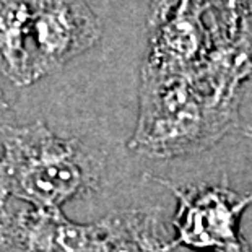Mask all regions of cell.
I'll use <instances>...</instances> for the list:
<instances>
[{"instance_id":"6da1fadb","label":"cell","mask_w":252,"mask_h":252,"mask_svg":"<svg viewBox=\"0 0 252 252\" xmlns=\"http://www.w3.org/2000/svg\"><path fill=\"white\" fill-rule=\"evenodd\" d=\"M238 124L234 101L215 93L203 77L143 67L140 114L128 147L152 158L207 150Z\"/></svg>"},{"instance_id":"7a4b0ae2","label":"cell","mask_w":252,"mask_h":252,"mask_svg":"<svg viewBox=\"0 0 252 252\" xmlns=\"http://www.w3.org/2000/svg\"><path fill=\"white\" fill-rule=\"evenodd\" d=\"M103 166L77 138L57 135L42 121L5 127L0 155V200L15 198L61 208L99 187Z\"/></svg>"},{"instance_id":"3957f363","label":"cell","mask_w":252,"mask_h":252,"mask_svg":"<svg viewBox=\"0 0 252 252\" xmlns=\"http://www.w3.org/2000/svg\"><path fill=\"white\" fill-rule=\"evenodd\" d=\"M153 181L169 187L178 200L173 228L176 243L182 249L252 252L241 233V218L252 205V190L238 192L226 182L176 186L159 178Z\"/></svg>"},{"instance_id":"277c9868","label":"cell","mask_w":252,"mask_h":252,"mask_svg":"<svg viewBox=\"0 0 252 252\" xmlns=\"http://www.w3.org/2000/svg\"><path fill=\"white\" fill-rule=\"evenodd\" d=\"M103 26L87 0H31V82L57 72L101 39Z\"/></svg>"},{"instance_id":"5b68a950","label":"cell","mask_w":252,"mask_h":252,"mask_svg":"<svg viewBox=\"0 0 252 252\" xmlns=\"http://www.w3.org/2000/svg\"><path fill=\"white\" fill-rule=\"evenodd\" d=\"M0 249L3 252H103V241L98 223H75L61 208L2 198Z\"/></svg>"},{"instance_id":"8992f818","label":"cell","mask_w":252,"mask_h":252,"mask_svg":"<svg viewBox=\"0 0 252 252\" xmlns=\"http://www.w3.org/2000/svg\"><path fill=\"white\" fill-rule=\"evenodd\" d=\"M103 252H182L155 208H122L98 221Z\"/></svg>"},{"instance_id":"52a82bcc","label":"cell","mask_w":252,"mask_h":252,"mask_svg":"<svg viewBox=\"0 0 252 252\" xmlns=\"http://www.w3.org/2000/svg\"><path fill=\"white\" fill-rule=\"evenodd\" d=\"M31 0H0V72L18 87L31 85L28 65Z\"/></svg>"},{"instance_id":"ba28073f","label":"cell","mask_w":252,"mask_h":252,"mask_svg":"<svg viewBox=\"0 0 252 252\" xmlns=\"http://www.w3.org/2000/svg\"><path fill=\"white\" fill-rule=\"evenodd\" d=\"M2 108H5V101H3L2 93H0V109H2Z\"/></svg>"},{"instance_id":"9c48e42d","label":"cell","mask_w":252,"mask_h":252,"mask_svg":"<svg viewBox=\"0 0 252 252\" xmlns=\"http://www.w3.org/2000/svg\"><path fill=\"white\" fill-rule=\"evenodd\" d=\"M248 133H249V137H252V130H248Z\"/></svg>"}]
</instances>
